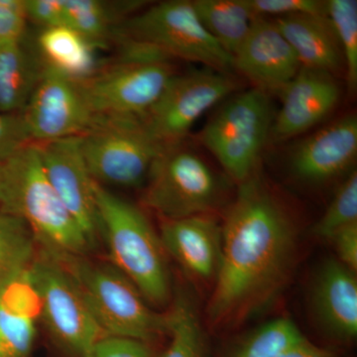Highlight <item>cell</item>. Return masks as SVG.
<instances>
[{
  "label": "cell",
  "instance_id": "obj_20",
  "mask_svg": "<svg viewBox=\"0 0 357 357\" xmlns=\"http://www.w3.org/2000/svg\"><path fill=\"white\" fill-rule=\"evenodd\" d=\"M274 20L302 68L331 76L344 70L342 49L328 16L294 14Z\"/></svg>",
  "mask_w": 357,
  "mask_h": 357
},
{
  "label": "cell",
  "instance_id": "obj_15",
  "mask_svg": "<svg viewBox=\"0 0 357 357\" xmlns=\"http://www.w3.org/2000/svg\"><path fill=\"white\" fill-rule=\"evenodd\" d=\"M282 107L269 138L284 141L306 132L332 114L340 100V86L326 73L301 68L281 91Z\"/></svg>",
  "mask_w": 357,
  "mask_h": 357
},
{
  "label": "cell",
  "instance_id": "obj_10",
  "mask_svg": "<svg viewBox=\"0 0 357 357\" xmlns=\"http://www.w3.org/2000/svg\"><path fill=\"white\" fill-rule=\"evenodd\" d=\"M30 274L39 295L40 318L59 344L83 357L107 335L64 268L39 246Z\"/></svg>",
  "mask_w": 357,
  "mask_h": 357
},
{
  "label": "cell",
  "instance_id": "obj_23",
  "mask_svg": "<svg viewBox=\"0 0 357 357\" xmlns=\"http://www.w3.org/2000/svg\"><path fill=\"white\" fill-rule=\"evenodd\" d=\"M192 4L204 27L234 58L255 20L248 0H196Z\"/></svg>",
  "mask_w": 357,
  "mask_h": 357
},
{
  "label": "cell",
  "instance_id": "obj_5",
  "mask_svg": "<svg viewBox=\"0 0 357 357\" xmlns=\"http://www.w3.org/2000/svg\"><path fill=\"white\" fill-rule=\"evenodd\" d=\"M115 35L151 45L169 58L199 63L229 74L234 58L199 20L192 1L170 0L148 7L122 21Z\"/></svg>",
  "mask_w": 357,
  "mask_h": 357
},
{
  "label": "cell",
  "instance_id": "obj_13",
  "mask_svg": "<svg viewBox=\"0 0 357 357\" xmlns=\"http://www.w3.org/2000/svg\"><path fill=\"white\" fill-rule=\"evenodd\" d=\"M35 144L52 187L95 246L100 236L96 182L84 161L79 136Z\"/></svg>",
  "mask_w": 357,
  "mask_h": 357
},
{
  "label": "cell",
  "instance_id": "obj_22",
  "mask_svg": "<svg viewBox=\"0 0 357 357\" xmlns=\"http://www.w3.org/2000/svg\"><path fill=\"white\" fill-rule=\"evenodd\" d=\"M38 46L45 65L74 81H84L96 70V47L69 27L42 29Z\"/></svg>",
  "mask_w": 357,
  "mask_h": 357
},
{
  "label": "cell",
  "instance_id": "obj_24",
  "mask_svg": "<svg viewBox=\"0 0 357 357\" xmlns=\"http://www.w3.org/2000/svg\"><path fill=\"white\" fill-rule=\"evenodd\" d=\"M67 27L79 33L96 48L107 43L117 29L119 15L141 6L140 2L109 4L100 0H64Z\"/></svg>",
  "mask_w": 357,
  "mask_h": 357
},
{
  "label": "cell",
  "instance_id": "obj_27",
  "mask_svg": "<svg viewBox=\"0 0 357 357\" xmlns=\"http://www.w3.org/2000/svg\"><path fill=\"white\" fill-rule=\"evenodd\" d=\"M326 16L332 23L342 49L347 86L354 91L357 86V1H326Z\"/></svg>",
  "mask_w": 357,
  "mask_h": 357
},
{
  "label": "cell",
  "instance_id": "obj_31",
  "mask_svg": "<svg viewBox=\"0 0 357 357\" xmlns=\"http://www.w3.org/2000/svg\"><path fill=\"white\" fill-rule=\"evenodd\" d=\"M31 143L22 114L0 112V165Z\"/></svg>",
  "mask_w": 357,
  "mask_h": 357
},
{
  "label": "cell",
  "instance_id": "obj_30",
  "mask_svg": "<svg viewBox=\"0 0 357 357\" xmlns=\"http://www.w3.org/2000/svg\"><path fill=\"white\" fill-rule=\"evenodd\" d=\"M255 17L275 18L294 14L326 15V1L319 0H248Z\"/></svg>",
  "mask_w": 357,
  "mask_h": 357
},
{
  "label": "cell",
  "instance_id": "obj_33",
  "mask_svg": "<svg viewBox=\"0 0 357 357\" xmlns=\"http://www.w3.org/2000/svg\"><path fill=\"white\" fill-rule=\"evenodd\" d=\"M27 20L25 0H0V45L23 41Z\"/></svg>",
  "mask_w": 357,
  "mask_h": 357
},
{
  "label": "cell",
  "instance_id": "obj_25",
  "mask_svg": "<svg viewBox=\"0 0 357 357\" xmlns=\"http://www.w3.org/2000/svg\"><path fill=\"white\" fill-rule=\"evenodd\" d=\"M171 342L161 357H206V337L194 302L187 294L177 293L167 312Z\"/></svg>",
  "mask_w": 357,
  "mask_h": 357
},
{
  "label": "cell",
  "instance_id": "obj_17",
  "mask_svg": "<svg viewBox=\"0 0 357 357\" xmlns=\"http://www.w3.org/2000/svg\"><path fill=\"white\" fill-rule=\"evenodd\" d=\"M356 154L357 119L349 115L300 142L291 155V168L306 182H325L349 169Z\"/></svg>",
  "mask_w": 357,
  "mask_h": 357
},
{
  "label": "cell",
  "instance_id": "obj_32",
  "mask_svg": "<svg viewBox=\"0 0 357 357\" xmlns=\"http://www.w3.org/2000/svg\"><path fill=\"white\" fill-rule=\"evenodd\" d=\"M83 357H153L147 342L135 338L105 335Z\"/></svg>",
  "mask_w": 357,
  "mask_h": 357
},
{
  "label": "cell",
  "instance_id": "obj_9",
  "mask_svg": "<svg viewBox=\"0 0 357 357\" xmlns=\"http://www.w3.org/2000/svg\"><path fill=\"white\" fill-rule=\"evenodd\" d=\"M174 75L168 60H137L121 55L79 84L95 116L141 119L158 100Z\"/></svg>",
  "mask_w": 357,
  "mask_h": 357
},
{
  "label": "cell",
  "instance_id": "obj_29",
  "mask_svg": "<svg viewBox=\"0 0 357 357\" xmlns=\"http://www.w3.org/2000/svg\"><path fill=\"white\" fill-rule=\"evenodd\" d=\"M357 223V173L349 174L340 185L332 203L312 229V234L330 241L337 231Z\"/></svg>",
  "mask_w": 357,
  "mask_h": 357
},
{
  "label": "cell",
  "instance_id": "obj_16",
  "mask_svg": "<svg viewBox=\"0 0 357 357\" xmlns=\"http://www.w3.org/2000/svg\"><path fill=\"white\" fill-rule=\"evenodd\" d=\"M159 236L166 255L190 277L215 280L222 259V227L213 215L163 220Z\"/></svg>",
  "mask_w": 357,
  "mask_h": 357
},
{
  "label": "cell",
  "instance_id": "obj_35",
  "mask_svg": "<svg viewBox=\"0 0 357 357\" xmlns=\"http://www.w3.org/2000/svg\"><path fill=\"white\" fill-rule=\"evenodd\" d=\"M338 257V261L354 273L357 269V223L340 229L330 239Z\"/></svg>",
  "mask_w": 357,
  "mask_h": 357
},
{
  "label": "cell",
  "instance_id": "obj_8",
  "mask_svg": "<svg viewBox=\"0 0 357 357\" xmlns=\"http://www.w3.org/2000/svg\"><path fill=\"white\" fill-rule=\"evenodd\" d=\"M146 181L143 204L164 220L211 213L220 198V182L211 167L178 147L157 157Z\"/></svg>",
  "mask_w": 357,
  "mask_h": 357
},
{
  "label": "cell",
  "instance_id": "obj_6",
  "mask_svg": "<svg viewBox=\"0 0 357 357\" xmlns=\"http://www.w3.org/2000/svg\"><path fill=\"white\" fill-rule=\"evenodd\" d=\"M273 121L269 95L255 86L227 100L202 130L201 141L239 185L257 171Z\"/></svg>",
  "mask_w": 357,
  "mask_h": 357
},
{
  "label": "cell",
  "instance_id": "obj_34",
  "mask_svg": "<svg viewBox=\"0 0 357 357\" xmlns=\"http://www.w3.org/2000/svg\"><path fill=\"white\" fill-rule=\"evenodd\" d=\"M28 20L41 26L42 29L67 27L64 0H25Z\"/></svg>",
  "mask_w": 357,
  "mask_h": 357
},
{
  "label": "cell",
  "instance_id": "obj_2",
  "mask_svg": "<svg viewBox=\"0 0 357 357\" xmlns=\"http://www.w3.org/2000/svg\"><path fill=\"white\" fill-rule=\"evenodd\" d=\"M0 211L22 220L47 250L88 255L95 248L47 178L35 143L0 165Z\"/></svg>",
  "mask_w": 357,
  "mask_h": 357
},
{
  "label": "cell",
  "instance_id": "obj_12",
  "mask_svg": "<svg viewBox=\"0 0 357 357\" xmlns=\"http://www.w3.org/2000/svg\"><path fill=\"white\" fill-rule=\"evenodd\" d=\"M21 114L33 143L83 135L95 119L79 82L45 64L41 79Z\"/></svg>",
  "mask_w": 357,
  "mask_h": 357
},
{
  "label": "cell",
  "instance_id": "obj_36",
  "mask_svg": "<svg viewBox=\"0 0 357 357\" xmlns=\"http://www.w3.org/2000/svg\"><path fill=\"white\" fill-rule=\"evenodd\" d=\"M276 357H337L331 351L317 347L306 337L293 344Z\"/></svg>",
  "mask_w": 357,
  "mask_h": 357
},
{
  "label": "cell",
  "instance_id": "obj_14",
  "mask_svg": "<svg viewBox=\"0 0 357 357\" xmlns=\"http://www.w3.org/2000/svg\"><path fill=\"white\" fill-rule=\"evenodd\" d=\"M234 68L267 91H281L299 73L295 52L274 20L255 17L234 55Z\"/></svg>",
  "mask_w": 357,
  "mask_h": 357
},
{
  "label": "cell",
  "instance_id": "obj_11",
  "mask_svg": "<svg viewBox=\"0 0 357 357\" xmlns=\"http://www.w3.org/2000/svg\"><path fill=\"white\" fill-rule=\"evenodd\" d=\"M236 86L229 75L210 69L174 75L141 121L162 147H178L194 124L211 107L229 98Z\"/></svg>",
  "mask_w": 357,
  "mask_h": 357
},
{
  "label": "cell",
  "instance_id": "obj_3",
  "mask_svg": "<svg viewBox=\"0 0 357 357\" xmlns=\"http://www.w3.org/2000/svg\"><path fill=\"white\" fill-rule=\"evenodd\" d=\"M100 236L112 266L142 294L147 302L165 305L171 299L166 252L149 220L133 204L103 185H95Z\"/></svg>",
  "mask_w": 357,
  "mask_h": 357
},
{
  "label": "cell",
  "instance_id": "obj_7",
  "mask_svg": "<svg viewBox=\"0 0 357 357\" xmlns=\"http://www.w3.org/2000/svg\"><path fill=\"white\" fill-rule=\"evenodd\" d=\"M79 139L89 172L103 187L142 184L166 150L150 136L139 117L95 116Z\"/></svg>",
  "mask_w": 357,
  "mask_h": 357
},
{
  "label": "cell",
  "instance_id": "obj_18",
  "mask_svg": "<svg viewBox=\"0 0 357 357\" xmlns=\"http://www.w3.org/2000/svg\"><path fill=\"white\" fill-rule=\"evenodd\" d=\"M314 314L324 330L342 340L357 335L356 273L337 259L319 268L312 291Z\"/></svg>",
  "mask_w": 357,
  "mask_h": 357
},
{
  "label": "cell",
  "instance_id": "obj_1",
  "mask_svg": "<svg viewBox=\"0 0 357 357\" xmlns=\"http://www.w3.org/2000/svg\"><path fill=\"white\" fill-rule=\"evenodd\" d=\"M222 227V259L208 305V321L231 326L269 304L287 284L297 229L257 171L238 185Z\"/></svg>",
  "mask_w": 357,
  "mask_h": 357
},
{
  "label": "cell",
  "instance_id": "obj_21",
  "mask_svg": "<svg viewBox=\"0 0 357 357\" xmlns=\"http://www.w3.org/2000/svg\"><path fill=\"white\" fill-rule=\"evenodd\" d=\"M43 61L23 41L0 45V112L21 114L38 84Z\"/></svg>",
  "mask_w": 357,
  "mask_h": 357
},
{
  "label": "cell",
  "instance_id": "obj_19",
  "mask_svg": "<svg viewBox=\"0 0 357 357\" xmlns=\"http://www.w3.org/2000/svg\"><path fill=\"white\" fill-rule=\"evenodd\" d=\"M41 306L30 266L0 290V357H30Z\"/></svg>",
  "mask_w": 357,
  "mask_h": 357
},
{
  "label": "cell",
  "instance_id": "obj_4",
  "mask_svg": "<svg viewBox=\"0 0 357 357\" xmlns=\"http://www.w3.org/2000/svg\"><path fill=\"white\" fill-rule=\"evenodd\" d=\"M42 249L64 268L107 335L147 342L168 333L167 314L148 307L142 294L112 265Z\"/></svg>",
  "mask_w": 357,
  "mask_h": 357
},
{
  "label": "cell",
  "instance_id": "obj_26",
  "mask_svg": "<svg viewBox=\"0 0 357 357\" xmlns=\"http://www.w3.org/2000/svg\"><path fill=\"white\" fill-rule=\"evenodd\" d=\"M37 250L38 243L27 225L0 211V290L31 265Z\"/></svg>",
  "mask_w": 357,
  "mask_h": 357
},
{
  "label": "cell",
  "instance_id": "obj_28",
  "mask_svg": "<svg viewBox=\"0 0 357 357\" xmlns=\"http://www.w3.org/2000/svg\"><path fill=\"white\" fill-rule=\"evenodd\" d=\"M303 338L290 319H273L253 333L234 357H276Z\"/></svg>",
  "mask_w": 357,
  "mask_h": 357
}]
</instances>
